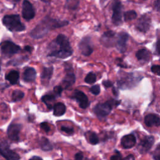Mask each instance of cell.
<instances>
[{"instance_id": "1", "label": "cell", "mask_w": 160, "mask_h": 160, "mask_svg": "<svg viewBox=\"0 0 160 160\" xmlns=\"http://www.w3.org/2000/svg\"><path fill=\"white\" fill-rule=\"evenodd\" d=\"M47 56L56 58L65 59L73 54L68 38L64 34H59L47 47Z\"/></svg>"}, {"instance_id": "2", "label": "cell", "mask_w": 160, "mask_h": 160, "mask_svg": "<svg viewBox=\"0 0 160 160\" xmlns=\"http://www.w3.org/2000/svg\"><path fill=\"white\" fill-rule=\"evenodd\" d=\"M68 24V21L59 20L46 16L31 31L29 35L32 38L40 39L44 37L50 31L64 27Z\"/></svg>"}, {"instance_id": "3", "label": "cell", "mask_w": 160, "mask_h": 160, "mask_svg": "<svg viewBox=\"0 0 160 160\" xmlns=\"http://www.w3.org/2000/svg\"><path fill=\"white\" fill-rule=\"evenodd\" d=\"M2 22L4 26L11 32H21L26 29V26L21 22L18 14L5 15Z\"/></svg>"}, {"instance_id": "4", "label": "cell", "mask_w": 160, "mask_h": 160, "mask_svg": "<svg viewBox=\"0 0 160 160\" xmlns=\"http://www.w3.org/2000/svg\"><path fill=\"white\" fill-rule=\"evenodd\" d=\"M119 103L120 101L111 99L105 102L96 104L93 108V112L98 117L104 118L111 112L114 106H118Z\"/></svg>"}, {"instance_id": "5", "label": "cell", "mask_w": 160, "mask_h": 160, "mask_svg": "<svg viewBox=\"0 0 160 160\" xmlns=\"http://www.w3.org/2000/svg\"><path fill=\"white\" fill-rule=\"evenodd\" d=\"M0 154L6 160H19V155L11 150L9 143L4 139H0Z\"/></svg>"}, {"instance_id": "6", "label": "cell", "mask_w": 160, "mask_h": 160, "mask_svg": "<svg viewBox=\"0 0 160 160\" xmlns=\"http://www.w3.org/2000/svg\"><path fill=\"white\" fill-rule=\"evenodd\" d=\"M1 53L6 56H11L21 51V47L12 41L6 40L2 41L0 44Z\"/></svg>"}, {"instance_id": "7", "label": "cell", "mask_w": 160, "mask_h": 160, "mask_svg": "<svg viewBox=\"0 0 160 160\" xmlns=\"http://www.w3.org/2000/svg\"><path fill=\"white\" fill-rule=\"evenodd\" d=\"M112 21L114 24L118 26L122 22V4L119 0H114L112 4Z\"/></svg>"}, {"instance_id": "8", "label": "cell", "mask_w": 160, "mask_h": 160, "mask_svg": "<svg viewBox=\"0 0 160 160\" xmlns=\"http://www.w3.org/2000/svg\"><path fill=\"white\" fill-rule=\"evenodd\" d=\"M78 48L83 56H90L93 52V46L91 38L89 36L84 37L79 42Z\"/></svg>"}, {"instance_id": "9", "label": "cell", "mask_w": 160, "mask_h": 160, "mask_svg": "<svg viewBox=\"0 0 160 160\" xmlns=\"http://www.w3.org/2000/svg\"><path fill=\"white\" fill-rule=\"evenodd\" d=\"M140 80L139 77L136 78L133 74H125V76L121 77V79L119 78L118 84L121 89H126L129 88L131 86H134L135 82H138Z\"/></svg>"}, {"instance_id": "10", "label": "cell", "mask_w": 160, "mask_h": 160, "mask_svg": "<svg viewBox=\"0 0 160 160\" xmlns=\"http://www.w3.org/2000/svg\"><path fill=\"white\" fill-rule=\"evenodd\" d=\"M66 64L67 66H65V69L66 71V75L62 80V87H63L64 89L69 88V87L72 86L76 81V76L72 70L71 65L69 64Z\"/></svg>"}, {"instance_id": "11", "label": "cell", "mask_w": 160, "mask_h": 160, "mask_svg": "<svg viewBox=\"0 0 160 160\" xmlns=\"http://www.w3.org/2000/svg\"><path fill=\"white\" fill-rule=\"evenodd\" d=\"M71 98L77 101L79 106L82 109H86L89 106L88 96L81 91L75 89L72 94Z\"/></svg>"}, {"instance_id": "12", "label": "cell", "mask_w": 160, "mask_h": 160, "mask_svg": "<svg viewBox=\"0 0 160 160\" xmlns=\"http://www.w3.org/2000/svg\"><path fill=\"white\" fill-rule=\"evenodd\" d=\"M22 126L21 124L11 123L8 128L7 134L9 139L13 141L19 140V134Z\"/></svg>"}, {"instance_id": "13", "label": "cell", "mask_w": 160, "mask_h": 160, "mask_svg": "<svg viewBox=\"0 0 160 160\" xmlns=\"http://www.w3.org/2000/svg\"><path fill=\"white\" fill-rule=\"evenodd\" d=\"M22 16L26 21H30L35 16V11L32 4L28 0H24L22 4Z\"/></svg>"}, {"instance_id": "14", "label": "cell", "mask_w": 160, "mask_h": 160, "mask_svg": "<svg viewBox=\"0 0 160 160\" xmlns=\"http://www.w3.org/2000/svg\"><path fill=\"white\" fill-rule=\"evenodd\" d=\"M154 142V138L152 136H144L138 144V150L141 154L146 153L152 146Z\"/></svg>"}, {"instance_id": "15", "label": "cell", "mask_w": 160, "mask_h": 160, "mask_svg": "<svg viewBox=\"0 0 160 160\" xmlns=\"http://www.w3.org/2000/svg\"><path fill=\"white\" fill-rule=\"evenodd\" d=\"M151 24V18L146 14L142 16L138 21L136 28L137 29L143 32H146L149 30Z\"/></svg>"}, {"instance_id": "16", "label": "cell", "mask_w": 160, "mask_h": 160, "mask_svg": "<svg viewBox=\"0 0 160 160\" xmlns=\"http://www.w3.org/2000/svg\"><path fill=\"white\" fill-rule=\"evenodd\" d=\"M129 39V35L126 32H121L119 34L118 39L116 41V46L118 51L123 53L126 49L127 41Z\"/></svg>"}, {"instance_id": "17", "label": "cell", "mask_w": 160, "mask_h": 160, "mask_svg": "<svg viewBox=\"0 0 160 160\" xmlns=\"http://www.w3.org/2000/svg\"><path fill=\"white\" fill-rule=\"evenodd\" d=\"M136 142L135 136L133 134H127L121 138V144L124 149H129L134 146Z\"/></svg>"}, {"instance_id": "18", "label": "cell", "mask_w": 160, "mask_h": 160, "mask_svg": "<svg viewBox=\"0 0 160 160\" xmlns=\"http://www.w3.org/2000/svg\"><path fill=\"white\" fill-rule=\"evenodd\" d=\"M36 71L34 68L31 67L26 68L22 74V79L26 82H31L35 81L36 78Z\"/></svg>"}, {"instance_id": "19", "label": "cell", "mask_w": 160, "mask_h": 160, "mask_svg": "<svg viewBox=\"0 0 160 160\" xmlns=\"http://www.w3.org/2000/svg\"><path fill=\"white\" fill-rule=\"evenodd\" d=\"M144 123L148 127L159 126L160 117L154 114H149L144 118Z\"/></svg>"}, {"instance_id": "20", "label": "cell", "mask_w": 160, "mask_h": 160, "mask_svg": "<svg viewBox=\"0 0 160 160\" xmlns=\"http://www.w3.org/2000/svg\"><path fill=\"white\" fill-rule=\"evenodd\" d=\"M114 36H115V32L113 31H109L105 32L101 38V42L104 46L106 47L111 46H112V42Z\"/></svg>"}, {"instance_id": "21", "label": "cell", "mask_w": 160, "mask_h": 160, "mask_svg": "<svg viewBox=\"0 0 160 160\" xmlns=\"http://www.w3.org/2000/svg\"><path fill=\"white\" fill-rule=\"evenodd\" d=\"M54 68L52 66L50 67H43L42 71L41 73V79L42 83L48 82L51 79L53 74Z\"/></svg>"}, {"instance_id": "22", "label": "cell", "mask_w": 160, "mask_h": 160, "mask_svg": "<svg viewBox=\"0 0 160 160\" xmlns=\"http://www.w3.org/2000/svg\"><path fill=\"white\" fill-rule=\"evenodd\" d=\"M19 78V72L18 71L12 70L6 74L5 79L9 82L11 84H16L18 83Z\"/></svg>"}, {"instance_id": "23", "label": "cell", "mask_w": 160, "mask_h": 160, "mask_svg": "<svg viewBox=\"0 0 160 160\" xmlns=\"http://www.w3.org/2000/svg\"><path fill=\"white\" fill-rule=\"evenodd\" d=\"M53 114L55 116H61L66 112V106L61 102H57L54 104L53 107Z\"/></svg>"}, {"instance_id": "24", "label": "cell", "mask_w": 160, "mask_h": 160, "mask_svg": "<svg viewBox=\"0 0 160 160\" xmlns=\"http://www.w3.org/2000/svg\"><path fill=\"white\" fill-rule=\"evenodd\" d=\"M136 56L139 61L147 62L149 60L150 54L149 52L146 49H141L138 51L136 54Z\"/></svg>"}, {"instance_id": "25", "label": "cell", "mask_w": 160, "mask_h": 160, "mask_svg": "<svg viewBox=\"0 0 160 160\" xmlns=\"http://www.w3.org/2000/svg\"><path fill=\"white\" fill-rule=\"evenodd\" d=\"M39 145L42 151H48L52 149V145L47 138L42 137L39 140Z\"/></svg>"}, {"instance_id": "26", "label": "cell", "mask_w": 160, "mask_h": 160, "mask_svg": "<svg viewBox=\"0 0 160 160\" xmlns=\"http://www.w3.org/2000/svg\"><path fill=\"white\" fill-rule=\"evenodd\" d=\"M56 96L54 94H45L44 95L42 98L41 100L46 105L47 108L49 109H51L52 108V102L55 100Z\"/></svg>"}, {"instance_id": "27", "label": "cell", "mask_w": 160, "mask_h": 160, "mask_svg": "<svg viewBox=\"0 0 160 160\" xmlns=\"http://www.w3.org/2000/svg\"><path fill=\"white\" fill-rule=\"evenodd\" d=\"M79 4V0H66L65 8L69 10H76Z\"/></svg>"}, {"instance_id": "28", "label": "cell", "mask_w": 160, "mask_h": 160, "mask_svg": "<svg viewBox=\"0 0 160 160\" xmlns=\"http://www.w3.org/2000/svg\"><path fill=\"white\" fill-rule=\"evenodd\" d=\"M24 93L23 91L19 89L14 90L12 93V101L13 102L20 101L24 98Z\"/></svg>"}, {"instance_id": "29", "label": "cell", "mask_w": 160, "mask_h": 160, "mask_svg": "<svg viewBox=\"0 0 160 160\" xmlns=\"http://www.w3.org/2000/svg\"><path fill=\"white\" fill-rule=\"evenodd\" d=\"M86 137L88 139L89 142L91 144H96L99 142V138L97 136V134L92 131H88L86 132Z\"/></svg>"}, {"instance_id": "30", "label": "cell", "mask_w": 160, "mask_h": 160, "mask_svg": "<svg viewBox=\"0 0 160 160\" xmlns=\"http://www.w3.org/2000/svg\"><path fill=\"white\" fill-rule=\"evenodd\" d=\"M137 17V13L135 11H128L124 14V19L126 21H129L134 19Z\"/></svg>"}, {"instance_id": "31", "label": "cell", "mask_w": 160, "mask_h": 160, "mask_svg": "<svg viewBox=\"0 0 160 160\" xmlns=\"http://www.w3.org/2000/svg\"><path fill=\"white\" fill-rule=\"evenodd\" d=\"M84 81L88 84H93L96 81V76L93 72H89L84 78Z\"/></svg>"}, {"instance_id": "32", "label": "cell", "mask_w": 160, "mask_h": 160, "mask_svg": "<svg viewBox=\"0 0 160 160\" xmlns=\"http://www.w3.org/2000/svg\"><path fill=\"white\" fill-rule=\"evenodd\" d=\"M61 130L69 135H72L74 132L73 128L68 126H62L61 127Z\"/></svg>"}, {"instance_id": "33", "label": "cell", "mask_w": 160, "mask_h": 160, "mask_svg": "<svg viewBox=\"0 0 160 160\" xmlns=\"http://www.w3.org/2000/svg\"><path fill=\"white\" fill-rule=\"evenodd\" d=\"M89 91L94 95H98L100 92V86L98 84L94 85L90 88Z\"/></svg>"}, {"instance_id": "34", "label": "cell", "mask_w": 160, "mask_h": 160, "mask_svg": "<svg viewBox=\"0 0 160 160\" xmlns=\"http://www.w3.org/2000/svg\"><path fill=\"white\" fill-rule=\"evenodd\" d=\"M62 90H63V88L61 86H56L53 89L54 94L56 95V96H61L62 92Z\"/></svg>"}, {"instance_id": "35", "label": "cell", "mask_w": 160, "mask_h": 160, "mask_svg": "<svg viewBox=\"0 0 160 160\" xmlns=\"http://www.w3.org/2000/svg\"><path fill=\"white\" fill-rule=\"evenodd\" d=\"M40 127L41 129H42L45 132H48L50 131L51 130V128L50 126L49 125V124L47 122H42L40 124Z\"/></svg>"}, {"instance_id": "36", "label": "cell", "mask_w": 160, "mask_h": 160, "mask_svg": "<svg viewBox=\"0 0 160 160\" xmlns=\"http://www.w3.org/2000/svg\"><path fill=\"white\" fill-rule=\"evenodd\" d=\"M151 71L157 75H160V65H153L151 68Z\"/></svg>"}, {"instance_id": "37", "label": "cell", "mask_w": 160, "mask_h": 160, "mask_svg": "<svg viewBox=\"0 0 160 160\" xmlns=\"http://www.w3.org/2000/svg\"><path fill=\"white\" fill-rule=\"evenodd\" d=\"M109 160H122V159L120 152L116 151V153L112 156H111Z\"/></svg>"}, {"instance_id": "38", "label": "cell", "mask_w": 160, "mask_h": 160, "mask_svg": "<svg viewBox=\"0 0 160 160\" xmlns=\"http://www.w3.org/2000/svg\"><path fill=\"white\" fill-rule=\"evenodd\" d=\"M102 85L106 88H110L111 86H112L113 84L111 81H109V80H105L102 81Z\"/></svg>"}, {"instance_id": "39", "label": "cell", "mask_w": 160, "mask_h": 160, "mask_svg": "<svg viewBox=\"0 0 160 160\" xmlns=\"http://www.w3.org/2000/svg\"><path fill=\"white\" fill-rule=\"evenodd\" d=\"M84 157H83V154L81 152H79L76 154L74 156V160H83Z\"/></svg>"}, {"instance_id": "40", "label": "cell", "mask_w": 160, "mask_h": 160, "mask_svg": "<svg viewBox=\"0 0 160 160\" xmlns=\"http://www.w3.org/2000/svg\"><path fill=\"white\" fill-rule=\"evenodd\" d=\"M154 9L157 11L160 12V0L155 1L154 3Z\"/></svg>"}, {"instance_id": "41", "label": "cell", "mask_w": 160, "mask_h": 160, "mask_svg": "<svg viewBox=\"0 0 160 160\" xmlns=\"http://www.w3.org/2000/svg\"><path fill=\"white\" fill-rule=\"evenodd\" d=\"M156 51L160 54V39L158 40L156 44Z\"/></svg>"}, {"instance_id": "42", "label": "cell", "mask_w": 160, "mask_h": 160, "mask_svg": "<svg viewBox=\"0 0 160 160\" xmlns=\"http://www.w3.org/2000/svg\"><path fill=\"white\" fill-rule=\"evenodd\" d=\"M122 160H134V157L132 154H129L122 159Z\"/></svg>"}, {"instance_id": "43", "label": "cell", "mask_w": 160, "mask_h": 160, "mask_svg": "<svg viewBox=\"0 0 160 160\" xmlns=\"http://www.w3.org/2000/svg\"><path fill=\"white\" fill-rule=\"evenodd\" d=\"M24 49L25 51L29 52H31L33 49H32V48L31 46H25L24 48Z\"/></svg>"}, {"instance_id": "44", "label": "cell", "mask_w": 160, "mask_h": 160, "mask_svg": "<svg viewBox=\"0 0 160 160\" xmlns=\"http://www.w3.org/2000/svg\"><path fill=\"white\" fill-rule=\"evenodd\" d=\"M153 158L154 159V160H160V152L154 154L153 156Z\"/></svg>"}, {"instance_id": "45", "label": "cell", "mask_w": 160, "mask_h": 160, "mask_svg": "<svg viewBox=\"0 0 160 160\" xmlns=\"http://www.w3.org/2000/svg\"><path fill=\"white\" fill-rule=\"evenodd\" d=\"M29 160H42V158H41L39 156H33L32 158H31Z\"/></svg>"}, {"instance_id": "46", "label": "cell", "mask_w": 160, "mask_h": 160, "mask_svg": "<svg viewBox=\"0 0 160 160\" xmlns=\"http://www.w3.org/2000/svg\"><path fill=\"white\" fill-rule=\"evenodd\" d=\"M112 92H113V93H114V95H116V96H118V91H117V90L114 88L113 89H112Z\"/></svg>"}, {"instance_id": "47", "label": "cell", "mask_w": 160, "mask_h": 160, "mask_svg": "<svg viewBox=\"0 0 160 160\" xmlns=\"http://www.w3.org/2000/svg\"><path fill=\"white\" fill-rule=\"evenodd\" d=\"M41 1H42V2H44L45 3H49L51 1V0H41Z\"/></svg>"}, {"instance_id": "48", "label": "cell", "mask_w": 160, "mask_h": 160, "mask_svg": "<svg viewBox=\"0 0 160 160\" xmlns=\"http://www.w3.org/2000/svg\"><path fill=\"white\" fill-rule=\"evenodd\" d=\"M9 1H12L14 2H18L20 1V0H9Z\"/></svg>"}, {"instance_id": "49", "label": "cell", "mask_w": 160, "mask_h": 160, "mask_svg": "<svg viewBox=\"0 0 160 160\" xmlns=\"http://www.w3.org/2000/svg\"><path fill=\"white\" fill-rule=\"evenodd\" d=\"M83 160H92V159H88V158H85Z\"/></svg>"}]
</instances>
